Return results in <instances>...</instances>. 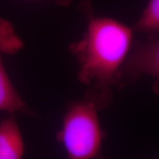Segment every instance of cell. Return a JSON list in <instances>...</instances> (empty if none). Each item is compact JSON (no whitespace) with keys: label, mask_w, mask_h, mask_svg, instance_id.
Returning <instances> with one entry per match:
<instances>
[{"label":"cell","mask_w":159,"mask_h":159,"mask_svg":"<svg viewBox=\"0 0 159 159\" xmlns=\"http://www.w3.org/2000/svg\"><path fill=\"white\" fill-rule=\"evenodd\" d=\"M133 30L116 20L89 17L84 36L71 47L79 64L78 78L88 87L85 96L100 111L113 101L121 69L133 47Z\"/></svg>","instance_id":"1"},{"label":"cell","mask_w":159,"mask_h":159,"mask_svg":"<svg viewBox=\"0 0 159 159\" xmlns=\"http://www.w3.org/2000/svg\"><path fill=\"white\" fill-rule=\"evenodd\" d=\"M3 52H0V111L9 114L21 112L35 116V112L29 108L12 84L2 62Z\"/></svg>","instance_id":"5"},{"label":"cell","mask_w":159,"mask_h":159,"mask_svg":"<svg viewBox=\"0 0 159 159\" xmlns=\"http://www.w3.org/2000/svg\"><path fill=\"white\" fill-rule=\"evenodd\" d=\"M148 41L131 48L121 69L118 86L138 80L142 75L158 80L159 45L156 37L148 38Z\"/></svg>","instance_id":"3"},{"label":"cell","mask_w":159,"mask_h":159,"mask_svg":"<svg viewBox=\"0 0 159 159\" xmlns=\"http://www.w3.org/2000/svg\"><path fill=\"white\" fill-rule=\"evenodd\" d=\"M99 111L96 103L86 96L69 104L57 134L67 159H106L102 150L105 134Z\"/></svg>","instance_id":"2"},{"label":"cell","mask_w":159,"mask_h":159,"mask_svg":"<svg viewBox=\"0 0 159 159\" xmlns=\"http://www.w3.org/2000/svg\"><path fill=\"white\" fill-rule=\"evenodd\" d=\"M55 2L61 5H68L69 4H70L71 0H55Z\"/></svg>","instance_id":"8"},{"label":"cell","mask_w":159,"mask_h":159,"mask_svg":"<svg viewBox=\"0 0 159 159\" xmlns=\"http://www.w3.org/2000/svg\"><path fill=\"white\" fill-rule=\"evenodd\" d=\"M159 28V0H149L136 26L137 31L148 35V38L156 37Z\"/></svg>","instance_id":"6"},{"label":"cell","mask_w":159,"mask_h":159,"mask_svg":"<svg viewBox=\"0 0 159 159\" xmlns=\"http://www.w3.org/2000/svg\"><path fill=\"white\" fill-rule=\"evenodd\" d=\"M24 43L9 21L0 19V52L5 55L14 54L23 48Z\"/></svg>","instance_id":"7"},{"label":"cell","mask_w":159,"mask_h":159,"mask_svg":"<svg viewBox=\"0 0 159 159\" xmlns=\"http://www.w3.org/2000/svg\"><path fill=\"white\" fill-rule=\"evenodd\" d=\"M25 142L15 114H9L0 122V159H21Z\"/></svg>","instance_id":"4"}]
</instances>
